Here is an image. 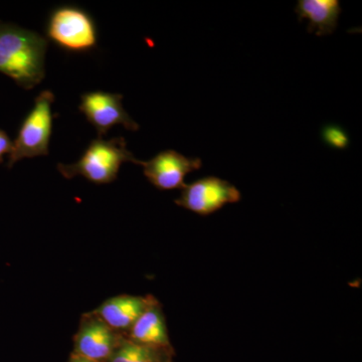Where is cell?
Returning <instances> with one entry per match:
<instances>
[{
    "label": "cell",
    "instance_id": "9",
    "mask_svg": "<svg viewBox=\"0 0 362 362\" xmlns=\"http://www.w3.org/2000/svg\"><path fill=\"white\" fill-rule=\"evenodd\" d=\"M156 301V298L152 296L120 295L107 300L93 313L119 333L120 331H129L143 312Z\"/></svg>",
    "mask_w": 362,
    "mask_h": 362
},
{
    "label": "cell",
    "instance_id": "12",
    "mask_svg": "<svg viewBox=\"0 0 362 362\" xmlns=\"http://www.w3.org/2000/svg\"><path fill=\"white\" fill-rule=\"evenodd\" d=\"M168 350L147 346L132 341L129 338L121 339L114 350L109 362H168L165 354Z\"/></svg>",
    "mask_w": 362,
    "mask_h": 362
},
{
    "label": "cell",
    "instance_id": "13",
    "mask_svg": "<svg viewBox=\"0 0 362 362\" xmlns=\"http://www.w3.org/2000/svg\"><path fill=\"white\" fill-rule=\"evenodd\" d=\"M321 136L325 144L331 148L344 150L349 147L350 141L349 135L340 126L332 125V124L324 126Z\"/></svg>",
    "mask_w": 362,
    "mask_h": 362
},
{
    "label": "cell",
    "instance_id": "7",
    "mask_svg": "<svg viewBox=\"0 0 362 362\" xmlns=\"http://www.w3.org/2000/svg\"><path fill=\"white\" fill-rule=\"evenodd\" d=\"M143 173L160 190L182 189L188 173L202 168L201 158H190L175 150H164L148 161L140 160Z\"/></svg>",
    "mask_w": 362,
    "mask_h": 362
},
{
    "label": "cell",
    "instance_id": "11",
    "mask_svg": "<svg viewBox=\"0 0 362 362\" xmlns=\"http://www.w3.org/2000/svg\"><path fill=\"white\" fill-rule=\"evenodd\" d=\"M128 333L132 341L159 349H170L165 318L157 301L143 312Z\"/></svg>",
    "mask_w": 362,
    "mask_h": 362
},
{
    "label": "cell",
    "instance_id": "5",
    "mask_svg": "<svg viewBox=\"0 0 362 362\" xmlns=\"http://www.w3.org/2000/svg\"><path fill=\"white\" fill-rule=\"evenodd\" d=\"M240 199L242 194L232 183L216 176H206L185 185L175 204L192 213L206 216L220 211L226 204H235Z\"/></svg>",
    "mask_w": 362,
    "mask_h": 362
},
{
    "label": "cell",
    "instance_id": "15",
    "mask_svg": "<svg viewBox=\"0 0 362 362\" xmlns=\"http://www.w3.org/2000/svg\"><path fill=\"white\" fill-rule=\"evenodd\" d=\"M70 362H96V361H88V359L83 358V357H80L78 356H74L73 358L71 359Z\"/></svg>",
    "mask_w": 362,
    "mask_h": 362
},
{
    "label": "cell",
    "instance_id": "8",
    "mask_svg": "<svg viewBox=\"0 0 362 362\" xmlns=\"http://www.w3.org/2000/svg\"><path fill=\"white\" fill-rule=\"evenodd\" d=\"M122 337L95 313L84 316L75 338V356L102 362L110 358Z\"/></svg>",
    "mask_w": 362,
    "mask_h": 362
},
{
    "label": "cell",
    "instance_id": "4",
    "mask_svg": "<svg viewBox=\"0 0 362 362\" xmlns=\"http://www.w3.org/2000/svg\"><path fill=\"white\" fill-rule=\"evenodd\" d=\"M47 35L52 42L71 52H89L98 42L92 16L76 6L54 9L47 21Z\"/></svg>",
    "mask_w": 362,
    "mask_h": 362
},
{
    "label": "cell",
    "instance_id": "3",
    "mask_svg": "<svg viewBox=\"0 0 362 362\" xmlns=\"http://www.w3.org/2000/svg\"><path fill=\"white\" fill-rule=\"evenodd\" d=\"M54 96L45 90L37 97L32 111L25 117L18 137L13 142L8 166L25 158L49 156L52 130V104Z\"/></svg>",
    "mask_w": 362,
    "mask_h": 362
},
{
    "label": "cell",
    "instance_id": "2",
    "mask_svg": "<svg viewBox=\"0 0 362 362\" xmlns=\"http://www.w3.org/2000/svg\"><path fill=\"white\" fill-rule=\"evenodd\" d=\"M133 162L139 165L140 160L128 150L124 138H102L93 140L76 163L58 164V170L66 180L83 176L96 185L113 182L118 175L121 165Z\"/></svg>",
    "mask_w": 362,
    "mask_h": 362
},
{
    "label": "cell",
    "instance_id": "10",
    "mask_svg": "<svg viewBox=\"0 0 362 362\" xmlns=\"http://www.w3.org/2000/svg\"><path fill=\"white\" fill-rule=\"evenodd\" d=\"M341 11L338 0H299L295 8L299 21H308V32L318 37L335 32Z\"/></svg>",
    "mask_w": 362,
    "mask_h": 362
},
{
    "label": "cell",
    "instance_id": "1",
    "mask_svg": "<svg viewBox=\"0 0 362 362\" xmlns=\"http://www.w3.org/2000/svg\"><path fill=\"white\" fill-rule=\"evenodd\" d=\"M47 40L37 33L0 23V73L25 89L45 78Z\"/></svg>",
    "mask_w": 362,
    "mask_h": 362
},
{
    "label": "cell",
    "instance_id": "14",
    "mask_svg": "<svg viewBox=\"0 0 362 362\" xmlns=\"http://www.w3.org/2000/svg\"><path fill=\"white\" fill-rule=\"evenodd\" d=\"M13 141L4 130H0V162L4 161L6 154H11Z\"/></svg>",
    "mask_w": 362,
    "mask_h": 362
},
{
    "label": "cell",
    "instance_id": "6",
    "mask_svg": "<svg viewBox=\"0 0 362 362\" xmlns=\"http://www.w3.org/2000/svg\"><path fill=\"white\" fill-rule=\"evenodd\" d=\"M122 100L121 94L95 90L82 95L78 109L88 122L94 126L99 138L118 125L135 132L139 130V125L124 109Z\"/></svg>",
    "mask_w": 362,
    "mask_h": 362
}]
</instances>
